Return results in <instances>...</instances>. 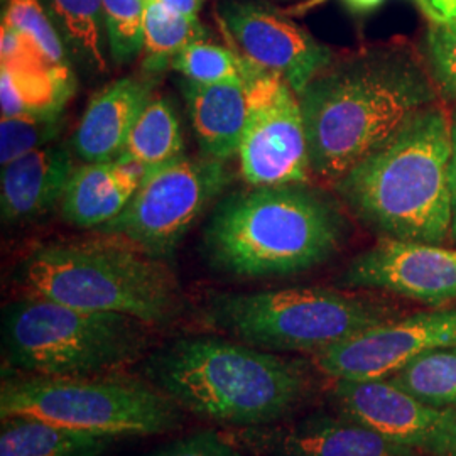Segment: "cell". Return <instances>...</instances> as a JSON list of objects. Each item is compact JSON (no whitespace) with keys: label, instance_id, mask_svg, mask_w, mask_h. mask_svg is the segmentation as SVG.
Masks as SVG:
<instances>
[{"label":"cell","instance_id":"1","mask_svg":"<svg viewBox=\"0 0 456 456\" xmlns=\"http://www.w3.org/2000/svg\"><path fill=\"white\" fill-rule=\"evenodd\" d=\"M297 97L311 175L333 186L441 95L412 49L384 45L333 60Z\"/></svg>","mask_w":456,"mask_h":456},{"label":"cell","instance_id":"2","mask_svg":"<svg viewBox=\"0 0 456 456\" xmlns=\"http://www.w3.org/2000/svg\"><path fill=\"white\" fill-rule=\"evenodd\" d=\"M452 114L436 102L333 184L362 225L408 242L443 245L452 230Z\"/></svg>","mask_w":456,"mask_h":456},{"label":"cell","instance_id":"3","mask_svg":"<svg viewBox=\"0 0 456 456\" xmlns=\"http://www.w3.org/2000/svg\"><path fill=\"white\" fill-rule=\"evenodd\" d=\"M345 237L338 205L308 183L257 186L218 205L205 250L233 276H293L331 259Z\"/></svg>","mask_w":456,"mask_h":456},{"label":"cell","instance_id":"4","mask_svg":"<svg viewBox=\"0 0 456 456\" xmlns=\"http://www.w3.org/2000/svg\"><path fill=\"white\" fill-rule=\"evenodd\" d=\"M146 374L181 409L245 428L281 419L310 389L303 363L213 337L173 343L147 360Z\"/></svg>","mask_w":456,"mask_h":456},{"label":"cell","instance_id":"5","mask_svg":"<svg viewBox=\"0 0 456 456\" xmlns=\"http://www.w3.org/2000/svg\"><path fill=\"white\" fill-rule=\"evenodd\" d=\"M19 271L28 293L78 310L164 325L181 308L178 281L163 259L114 235L36 247Z\"/></svg>","mask_w":456,"mask_h":456},{"label":"cell","instance_id":"6","mask_svg":"<svg viewBox=\"0 0 456 456\" xmlns=\"http://www.w3.org/2000/svg\"><path fill=\"white\" fill-rule=\"evenodd\" d=\"M2 345L5 362L26 374L105 377L142 357L146 323L28 294L4 310Z\"/></svg>","mask_w":456,"mask_h":456},{"label":"cell","instance_id":"7","mask_svg":"<svg viewBox=\"0 0 456 456\" xmlns=\"http://www.w3.org/2000/svg\"><path fill=\"white\" fill-rule=\"evenodd\" d=\"M208 318L240 342L265 352L316 355L395 320L397 311L359 294L306 286L222 294L210 303Z\"/></svg>","mask_w":456,"mask_h":456},{"label":"cell","instance_id":"8","mask_svg":"<svg viewBox=\"0 0 456 456\" xmlns=\"http://www.w3.org/2000/svg\"><path fill=\"white\" fill-rule=\"evenodd\" d=\"M0 416L117 440L173 431L181 408L158 387L126 379L29 375L4 380Z\"/></svg>","mask_w":456,"mask_h":456},{"label":"cell","instance_id":"9","mask_svg":"<svg viewBox=\"0 0 456 456\" xmlns=\"http://www.w3.org/2000/svg\"><path fill=\"white\" fill-rule=\"evenodd\" d=\"M228 183L225 161L183 156L149 173L126 210L97 232L129 240L151 256L166 259Z\"/></svg>","mask_w":456,"mask_h":456},{"label":"cell","instance_id":"10","mask_svg":"<svg viewBox=\"0 0 456 456\" xmlns=\"http://www.w3.org/2000/svg\"><path fill=\"white\" fill-rule=\"evenodd\" d=\"M240 60L248 100L239 147L242 178L250 188L308 183L310 147L297 94L281 77Z\"/></svg>","mask_w":456,"mask_h":456},{"label":"cell","instance_id":"11","mask_svg":"<svg viewBox=\"0 0 456 456\" xmlns=\"http://www.w3.org/2000/svg\"><path fill=\"white\" fill-rule=\"evenodd\" d=\"M448 348H456V308L395 318L311 359L333 380H382L423 354Z\"/></svg>","mask_w":456,"mask_h":456},{"label":"cell","instance_id":"12","mask_svg":"<svg viewBox=\"0 0 456 456\" xmlns=\"http://www.w3.org/2000/svg\"><path fill=\"white\" fill-rule=\"evenodd\" d=\"M220 17L237 53L281 77L297 95L335 60L331 49L267 2L228 0Z\"/></svg>","mask_w":456,"mask_h":456},{"label":"cell","instance_id":"13","mask_svg":"<svg viewBox=\"0 0 456 456\" xmlns=\"http://www.w3.org/2000/svg\"><path fill=\"white\" fill-rule=\"evenodd\" d=\"M340 416L365 424L421 455L456 456V408L433 406L389 380H335Z\"/></svg>","mask_w":456,"mask_h":456},{"label":"cell","instance_id":"14","mask_svg":"<svg viewBox=\"0 0 456 456\" xmlns=\"http://www.w3.org/2000/svg\"><path fill=\"white\" fill-rule=\"evenodd\" d=\"M338 284L440 306L456 297V247L379 239L350 261Z\"/></svg>","mask_w":456,"mask_h":456},{"label":"cell","instance_id":"15","mask_svg":"<svg viewBox=\"0 0 456 456\" xmlns=\"http://www.w3.org/2000/svg\"><path fill=\"white\" fill-rule=\"evenodd\" d=\"M154 75L126 77L109 83L90 100L69 146L83 163L114 161L135 122L152 100Z\"/></svg>","mask_w":456,"mask_h":456},{"label":"cell","instance_id":"16","mask_svg":"<svg viewBox=\"0 0 456 456\" xmlns=\"http://www.w3.org/2000/svg\"><path fill=\"white\" fill-rule=\"evenodd\" d=\"M77 159L69 144L53 142L2 166V222H31L51 212L63 200Z\"/></svg>","mask_w":456,"mask_h":456},{"label":"cell","instance_id":"17","mask_svg":"<svg viewBox=\"0 0 456 456\" xmlns=\"http://www.w3.org/2000/svg\"><path fill=\"white\" fill-rule=\"evenodd\" d=\"M276 456H423L350 418H310L286 429L262 435Z\"/></svg>","mask_w":456,"mask_h":456},{"label":"cell","instance_id":"18","mask_svg":"<svg viewBox=\"0 0 456 456\" xmlns=\"http://www.w3.org/2000/svg\"><path fill=\"white\" fill-rule=\"evenodd\" d=\"M146 176L144 167L118 159L77 166L61 200V213L75 227L98 230L126 210Z\"/></svg>","mask_w":456,"mask_h":456},{"label":"cell","instance_id":"19","mask_svg":"<svg viewBox=\"0 0 456 456\" xmlns=\"http://www.w3.org/2000/svg\"><path fill=\"white\" fill-rule=\"evenodd\" d=\"M181 92L201 154L225 163L239 154L248 115L245 83L201 85L184 78Z\"/></svg>","mask_w":456,"mask_h":456},{"label":"cell","instance_id":"20","mask_svg":"<svg viewBox=\"0 0 456 456\" xmlns=\"http://www.w3.org/2000/svg\"><path fill=\"white\" fill-rule=\"evenodd\" d=\"M75 90L71 66L0 68L2 117L63 114Z\"/></svg>","mask_w":456,"mask_h":456},{"label":"cell","instance_id":"21","mask_svg":"<svg viewBox=\"0 0 456 456\" xmlns=\"http://www.w3.org/2000/svg\"><path fill=\"white\" fill-rule=\"evenodd\" d=\"M65 43L71 63L85 73H107L103 0H39Z\"/></svg>","mask_w":456,"mask_h":456},{"label":"cell","instance_id":"22","mask_svg":"<svg viewBox=\"0 0 456 456\" xmlns=\"http://www.w3.org/2000/svg\"><path fill=\"white\" fill-rule=\"evenodd\" d=\"M114 441L31 418H4L0 456H103Z\"/></svg>","mask_w":456,"mask_h":456},{"label":"cell","instance_id":"23","mask_svg":"<svg viewBox=\"0 0 456 456\" xmlns=\"http://www.w3.org/2000/svg\"><path fill=\"white\" fill-rule=\"evenodd\" d=\"M180 118L167 98H152L135 122L118 161L134 163L149 173L183 158Z\"/></svg>","mask_w":456,"mask_h":456},{"label":"cell","instance_id":"24","mask_svg":"<svg viewBox=\"0 0 456 456\" xmlns=\"http://www.w3.org/2000/svg\"><path fill=\"white\" fill-rule=\"evenodd\" d=\"M205 37L200 20L175 12L161 0H146L142 53L149 75H159L188 45Z\"/></svg>","mask_w":456,"mask_h":456},{"label":"cell","instance_id":"25","mask_svg":"<svg viewBox=\"0 0 456 456\" xmlns=\"http://www.w3.org/2000/svg\"><path fill=\"white\" fill-rule=\"evenodd\" d=\"M428 28L423 61L441 97L456 102V0H418Z\"/></svg>","mask_w":456,"mask_h":456},{"label":"cell","instance_id":"26","mask_svg":"<svg viewBox=\"0 0 456 456\" xmlns=\"http://www.w3.org/2000/svg\"><path fill=\"white\" fill-rule=\"evenodd\" d=\"M386 380L426 404L456 408V348L423 354Z\"/></svg>","mask_w":456,"mask_h":456},{"label":"cell","instance_id":"27","mask_svg":"<svg viewBox=\"0 0 456 456\" xmlns=\"http://www.w3.org/2000/svg\"><path fill=\"white\" fill-rule=\"evenodd\" d=\"M171 68L186 80L201 85L244 83V68L239 53L215 45L207 37L183 49L173 60Z\"/></svg>","mask_w":456,"mask_h":456},{"label":"cell","instance_id":"28","mask_svg":"<svg viewBox=\"0 0 456 456\" xmlns=\"http://www.w3.org/2000/svg\"><path fill=\"white\" fill-rule=\"evenodd\" d=\"M65 115H14L0 122V163H12L41 147L58 142L65 129Z\"/></svg>","mask_w":456,"mask_h":456},{"label":"cell","instance_id":"29","mask_svg":"<svg viewBox=\"0 0 456 456\" xmlns=\"http://www.w3.org/2000/svg\"><path fill=\"white\" fill-rule=\"evenodd\" d=\"M146 0H103V19L110 58L129 65L144 46Z\"/></svg>","mask_w":456,"mask_h":456},{"label":"cell","instance_id":"30","mask_svg":"<svg viewBox=\"0 0 456 456\" xmlns=\"http://www.w3.org/2000/svg\"><path fill=\"white\" fill-rule=\"evenodd\" d=\"M2 20L29 37L51 65H73L61 36L39 0H5Z\"/></svg>","mask_w":456,"mask_h":456},{"label":"cell","instance_id":"31","mask_svg":"<svg viewBox=\"0 0 456 456\" xmlns=\"http://www.w3.org/2000/svg\"><path fill=\"white\" fill-rule=\"evenodd\" d=\"M146 456H239L224 436L205 431L173 441Z\"/></svg>","mask_w":456,"mask_h":456},{"label":"cell","instance_id":"32","mask_svg":"<svg viewBox=\"0 0 456 456\" xmlns=\"http://www.w3.org/2000/svg\"><path fill=\"white\" fill-rule=\"evenodd\" d=\"M450 188H452V230L450 242L456 245V110L452 114V158H450Z\"/></svg>","mask_w":456,"mask_h":456},{"label":"cell","instance_id":"33","mask_svg":"<svg viewBox=\"0 0 456 456\" xmlns=\"http://www.w3.org/2000/svg\"><path fill=\"white\" fill-rule=\"evenodd\" d=\"M161 2L178 14L200 20L198 14L201 11V0H161Z\"/></svg>","mask_w":456,"mask_h":456},{"label":"cell","instance_id":"34","mask_svg":"<svg viewBox=\"0 0 456 456\" xmlns=\"http://www.w3.org/2000/svg\"><path fill=\"white\" fill-rule=\"evenodd\" d=\"M342 2L348 11H352L355 14L372 12L384 4V0H342Z\"/></svg>","mask_w":456,"mask_h":456}]
</instances>
